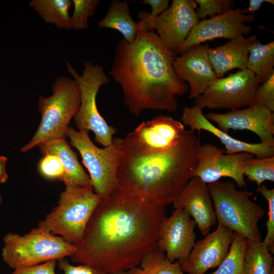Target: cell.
Wrapping results in <instances>:
<instances>
[{
    "instance_id": "6da1fadb",
    "label": "cell",
    "mask_w": 274,
    "mask_h": 274,
    "mask_svg": "<svg viewBox=\"0 0 274 274\" xmlns=\"http://www.w3.org/2000/svg\"><path fill=\"white\" fill-rule=\"evenodd\" d=\"M166 207L144 200L117 187L101 197L81 242L70 256L75 263L92 266L109 274L140 264L157 247Z\"/></svg>"
},
{
    "instance_id": "7a4b0ae2",
    "label": "cell",
    "mask_w": 274,
    "mask_h": 274,
    "mask_svg": "<svg viewBox=\"0 0 274 274\" xmlns=\"http://www.w3.org/2000/svg\"><path fill=\"white\" fill-rule=\"evenodd\" d=\"M176 56L154 31L139 28L133 42H119L109 74L121 86L131 113L138 116L148 109L177 111V97L189 88L174 71Z\"/></svg>"
},
{
    "instance_id": "3957f363",
    "label": "cell",
    "mask_w": 274,
    "mask_h": 274,
    "mask_svg": "<svg viewBox=\"0 0 274 274\" xmlns=\"http://www.w3.org/2000/svg\"><path fill=\"white\" fill-rule=\"evenodd\" d=\"M200 142L194 132L185 130L172 148L147 152L125 143L117 169L118 187L152 203H173L193 177Z\"/></svg>"
},
{
    "instance_id": "277c9868",
    "label": "cell",
    "mask_w": 274,
    "mask_h": 274,
    "mask_svg": "<svg viewBox=\"0 0 274 274\" xmlns=\"http://www.w3.org/2000/svg\"><path fill=\"white\" fill-rule=\"evenodd\" d=\"M218 223L253 241H261L259 221L265 211L250 199L252 191L239 190L232 181L208 184Z\"/></svg>"
},
{
    "instance_id": "5b68a950",
    "label": "cell",
    "mask_w": 274,
    "mask_h": 274,
    "mask_svg": "<svg viewBox=\"0 0 274 274\" xmlns=\"http://www.w3.org/2000/svg\"><path fill=\"white\" fill-rule=\"evenodd\" d=\"M52 91L49 97L39 96L41 120L31 140L21 148V152L52 139L66 138L68 124L80 106L79 87L73 78L59 76L53 83Z\"/></svg>"
},
{
    "instance_id": "8992f818",
    "label": "cell",
    "mask_w": 274,
    "mask_h": 274,
    "mask_svg": "<svg viewBox=\"0 0 274 274\" xmlns=\"http://www.w3.org/2000/svg\"><path fill=\"white\" fill-rule=\"evenodd\" d=\"M101 197L92 185L65 186L57 205L39 222L38 226L78 245Z\"/></svg>"
},
{
    "instance_id": "52a82bcc",
    "label": "cell",
    "mask_w": 274,
    "mask_h": 274,
    "mask_svg": "<svg viewBox=\"0 0 274 274\" xmlns=\"http://www.w3.org/2000/svg\"><path fill=\"white\" fill-rule=\"evenodd\" d=\"M2 257L11 268L29 267L71 256L76 245L38 226L21 235L10 232L3 237Z\"/></svg>"
},
{
    "instance_id": "ba28073f",
    "label": "cell",
    "mask_w": 274,
    "mask_h": 274,
    "mask_svg": "<svg viewBox=\"0 0 274 274\" xmlns=\"http://www.w3.org/2000/svg\"><path fill=\"white\" fill-rule=\"evenodd\" d=\"M67 72L77 83L81 96L79 108L74 117L78 130L92 131L95 142L104 147L110 145L117 129L109 125L100 115L96 104V96L100 88L109 83L110 78L98 64L87 60L81 75L67 61Z\"/></svg>"
},
{
    "instance_id": "9c48e42d",
    "label": "cell",
    "mask_w": 274,
    "mask_h": 274,
    "mask_svg": "<svg viewBox=\"0 0 274 274\" xmlns=\"http://www.w3.org/2000/svg\"><path fill=\"white\" fill-rule=\"evenodd\" d=\"M66 138L79 152L96 193L105 197L118 187L117 172L122 152L123 139L114 138L110 145L100 148L92 142L88 131L78 130L70 126Z\"/></svg>"
},
{
    "instance_id": "30bf717a",
    "label": "cell",
    "mask_w": 274,
    "mask_h": 274,
    "mask_svg": "<svg viewBox=\"0 0 274 274\" xmlns=\"http://www.w3.org/2000/svg\"><path fill=\"white\" fill-rule=\"evenodd\" d=\"M260 82L254 74L246 68L230 74L225 78H217L199 96L194 105L205 108L234 110L254 104Z\"/></svg>"
},
{
    "instance_id": "8fae6325",
    "label": "cell",
    "mask_w": 274,
    "mask_h": 274,
    "mask_svg": "<svg viewBox=\"0 0 274 274\" xmlns=\"http://www.w3.org/2000/svg\"><path fill=\"white\" fill-rule=\"evenodd\" d=\"M253 156L247 152L224 154L222 149L213 144L200 145L193 177L198 178L207 185L217 182L222 178L229 177L239 187H246L243 166L247 159Z\"/></svg>"
},
{
    "instance_id": "7c38bea8",
    "label": "cell",
    "mask_w": 274,
    "mask_h": 274,
    "mask_svg": "<svg viewBox=\"0 0 274 274\" xmlns=\"http://www.w3.org/2000/svg\"><path fill=\"white\" fill-rule=\"evenodd\" d=\"M193 0H173L167 9L154 20L151 29L156 30L163 45L178 54L193 27L199 21Z\"/></svg>"
},
{
    "instance_id": "4fadbf2b",
    "label": "cell",
    "mask_w": 274,
    "mask_h": 274,
    "mask_svg": "<svg viewBox=\"0 0 274 274\" xmlns=\"http://www.w3.org/2000/svg\"><path fill=\"white\" fill-rule=\"evenodd\" d=\"M254 14H246L243 10L229 9L209 19L199 21L193 27L178 54L187 48L217 38L231 40L250 33L248 23L255 21Z\"/></svg>"
},
{
    "instance_id": "5bb4252c",
    "label": "cell",
    "mask_w": 274,
    "mask_h": 274,
    "mask_svg": "<svg viewBox=\"0 0 274 274\" xmlns=\"http://www.w3.org/2000/svg\"><path fill=\"white\" fill-rule=\"evenodd\" d=\"M196 224L183 209H176L162 221L158 232L157 248L171 262H185L195 243Z\"/></svg>"
},
{
    "instance_id": "9a60e30c",
    "label": "cell",
    "mask_w": 274,
    "mask_h": 274,
    "mask_svg": "<svg viewBox=\"0 0 274 274\" xmlns=\"http://www.w3.org/2000/svg\"><path fill=\"white\" fill-rule=\"evenodd\" d=\"M185 130L182 122L169 116L159 115L141 123L123 140L144 151H162L175 146Z\"/></svg>"
},
{
    "instance_id": "2e32d148",
    "label": "cell",
    "mask_w": 274,
    "mask_h": 274,
    "mask_svg": "<svg viewBox=\"0 0 274 274\" xmlns=\"http://www.w3.org/2000/svg\"><path fill=\"white\" fill-rule=\"evenodd\" d=\"M205 116L225 132L247 130L256 134L260 142H274V112L263 106L254 104L244 109L223 114L210 113Z\"/></svg>"
},
{
    "instance_id": "e0dca14e",
    "label": "cell",
    "mask_w": 274,
    "mask_h": 274,
    "mask_svg": "<svg viewBox=\"0 0 274 274\" xmlns=\"http://www.w3.org/2000/svg\"><path fill=\"white\" fill-rule=\"evenodd\" d=\"M233 231L218 223L216 230L195 243L187 260L181 265L188 274H205L218 267L226 257Z\"/></svg>"
},
{
    "instance_id": "ac0fdd59",
    "label": "cell",
    "mask_w": 274,
    "mask_h": 274,
    "mask_svg": "<svg viewBox=\"0 0 274 274\" xmlns=\"http://www.w3.org/2000/svg\"><path fill=\"white\" fill-rule=\"evenodd\" d=\"M209 44L191 46L176 56L173 62L177 76L189 85V98L201 95L217 77L208 55Z\"/></svg>"
},
{
    "instance_id": "d6986e66",
    "label": "cell",
    "mask_w": 274,
    "mask_h": 274,
    "mask_svg": "<svg viewBox=\"0 0 274 274\" xmlns=\"http://www.w3.org/2000/svg\"><path fill=\"white\" fill-rule=\"evenodd\" d=\"M181 120L193 132L205 130L216 136L224 145L226 154L247 152L258 158L274 156V142L250 143L236 139L213 124L203 114L202 109L196 105L184 107Z\"/></svg>"
},
{
    "instance_id": "ffe728a7",
    "label": "cell",
    "mask_w": 274,
    "mask_h": 274,
    "mask_svg": "<svg viewBox=\"0 0 274 274\" xmlns=\"http://www.w3.org/2000/svg\"><path fill=\"white\" fill-rule=\"evenodd\" d=\"M194 220L201 233L207 235L217 220L208 185L196 177L188 182L173 202Z\"/></svg>"
},
{
    "instance_id": "44dd1931",
    "label": "cell",
    "mask_w": 274,
    "mask_h": 274,
    "mask_svg": "<svg viewBox=\"0 0 274 274\" xmlns=\"http://www.w3.org/2000/svg\"><path fill=\"white\" fill-rule=\"evenodd\" d=\"M258 40L256 35L247 38L241 36L215 48L210 47L208 55L217 78L234 68H247L250 51Z\"/></svg>"
},
{
    "instance_id": "7402d4cb",
    "label": "cell",
    "mask_w": 274,
    "mask_h": 274,
    "mask_svg": "<svg viewBox=\"0 0 274 274\" xmlns=\"http://www.w3.org/2000/svg\"><path fill=\"white\" fill-rule=\"evenodd\" d=\"M44 156L52 154L60 159L64 169L60 180L65 185L84 187L92 185L90 177L78 159V155L71 148L65 139H54L38 146Z\"/></svg>"
},
{
    "instance_id": "603a6c76",
    "label": "cell",
    "mask_w": 274,
    "mask_h": 274,
    "mask_svg": "<svg viewBox=\"0 0 274 274\" xmlns=\"http://www.w3.org/2000/svg\"><path fill=\"white\" fill-rule=\"evenodd\" d=\"M97 26L118 31L129 43L135 39L139 29L138 22L131 17L128 2L119 0L111 1L106 15L98 22Z\"/></svg>"
},
{
    "instance_id": "cb8c5ba5",
    "label": "cell",
    "mask_w": 274,
    "mask_h": 274,
    "mask_svg": "<svg viewBox=\"0 0 274 274\" xmlns=\"http://www.w3.org/2000/svg\"><path fill=\"white\" fill-rule=\"evenodd\" d=\"M72 5L70 0H31L29 3L46 23L65 29L70 28L69 11Z\"/></svg>"
},
{
    "instance_id": "d4e9b609",
    "label": "cell",
    "mask_w": 274,
    "mask_h": 274,
    "mask_svg": "<svg viewBox=\"0 0 274 274\" xmlns=\"http://www.w3.org/2000/svg\"><path fill=\"white\" fill-rule=\"evenodd\" d=\"M272 255L262 241L247 239L244 274H271L274 270Z\"/></svg>"
},
{
    "instance_id": "484cf974",
    "label": "cell",
    "mask_w": 274,
    "mask_h": 274,
    "mask_svg": "<svg viewBox=\"0 0 274 274\" xmlns=\"http://www.w3.org/2000/svg\"><path fill=\"white\" fill-rule=\"evenodd\" d=\"M273 65L274 41L263 45L258 40L250 51L247 69L254 74L260 84L274 72Z\"/></svg>"
},
{
    "instance_id": "4316f807",
    "label": "cell",
    "mask_w": 274,
    "mask_h": 274,
    "mask_svg": "<svg viewBox=\"0 0 274 274\" xmlns=\"http://www.w3.org/2000/svg\"><path fill=\"white\" fill-rule=\"evenodd\" d=\"M124 274H185L179 261L171 262L164 253L156 248L143 259L140 264Z\"/></svg>"
},
{
    "instance_id": "83f0119b",
    "label": "cell",
    "mask_w": 274,
    "mask_h": 274,
    "mask_svg": "<svg viewBox=\"0 0 274 274\" xmlns=\"http://www.w3.org/2000/svg\"><path fill=\"white\" fill-rule=\"evenodd\" d=\"M247 239L233 232L228 252L218 268L210 274H244Z\"/></svg>"
},
{
    "instance_id": "f1b7e54d",
    "label": "cell",
    "mask_w": 274,
    "mask_h": 274,
    "mask_svg": "<svg viewBox=\"0 0 274 274\" xmlns=\"http://www.w3.org/2000/svg\"><path fill=\"white\" fill-rule=\"evenodd\" d=\"M244 176L254 182L259 188L262 183L269 181L274 182V156L247 159L243 166Z\"/></svg>"
},
{
    "instance_id": "f546056e",
    "label": "cell",
    "mask_w": 274,
    "mask_h": 274,
    "mask_svg": "<svg viewBox=\"0 0 274 274\" xmlns=\"http://www.w3.org/2000/svg\"><path fill=\"white\" fill-rule=\"evenodd\" d=\"M74 12L70 18V28L85 29L88 19L94 15L99 0H73Z\"/></svg>"
},
{
    "instance_id": "4dcf8cb0",
    "label": "cell",
    "mask_w": 274,
    "mask_h": 274,
    "mask_svg": "<svg viewBox=\"0 0 274 274\" xmlns=\"http://www.w3.org/2000/svg\"><path fill=\"white\" fill-rule=\"evenodd\" d=\"M258 192L266 199L268 204V218L266 222L267 232L262 242L267 246L271 253H274V189H269L261 185L257 189Z\"/></svg>"
},
{
    "instance_id": "1f68e13d",
    "label": "cell",
    "mask_w": 274,
    "mask_h": 274,
    "mask_svg": "<svg viewBox=\"0 0 274 274\" xmlns=\"http://www.w3.org/2000/svg\"><path fill=\"white\" fill-rule=\"evenodd\" d=\"M199 8L196 11L198 19H206L207 16H214L221 14L231 9L235 3L232 0H196Z\"/></svg>"
},
{
    "instance_id": "d6a6232c",
    "label": "cell",
    "mask_w": 274,
    "mask_h": 274,
    "mask_svg": "<svg viewBox=\"0 0 274 274\" xmlns=\"http://www.w3.org/2000/svg\"><path fill=\"white\" fill-rule=\"evenodd\" d=\"M140 3L142 5H149L151 7V12L148 14L146 12H141L139 15L142 19L138 22V28L144 30L153 31L151 29L155 19L169 7V0H144Z\"/></svg>"
},
{
    "instance_id": "836d02e7",
    "label": "cell",
    "mask_w": 274,
    "mask_h": 274,
    "mask_svg": "<svg viewBox=\"0 0 274 274\" xmlns=\"http://www.w3.org/2000/svg\"><path fill=\"white\" fill-rule=\"evenodd\" d=\"M38 170L44 178L49 180L61 179L64 169L59 158L52 154H47L40 160Z\"/></svg>"
},
{
    "instance_id": "e575fe53",
    "label": "cell",
    "mask_w": 274,
    "mask_h": 274,
    "mask_svg": "<svg viewBox=\"0 0 274 274\" xmlns=\"http://www.w3.org/2000/svg\"><path fill=\"white\" fill-rule=\"evenodd\" d=\"M254 104L263 106L274 112V72L258 86Z\"/></svg>"
},
{
    "instance_id": "d590c367",
    "label": "cell",
    "mask_w": 274,
    "mask_h": 274,
    "mask_svg": "<svg viewBox=\"0 0 274 274\" xmlns=\"http://www.w3.org/2000/svg\"><path fill=\"white\" fill-rule=\"evenodd\" d=\"M58 266L63 274H109L102 269L88 265H73L65 258L58 260Z\"/></svg>"
},
{
    "instance_id": "8d00e7d4",
    "label": "cell",
    "mask_w": 274,
    "mask_h": 274,
    "mask_svg": "<svg viewBox=\"0 0 274 274\" xmlns=\"http://www.w3.org/2000/svg\"><path fill=\"white\" fill-rule=\"evenodd\" d=\"M56 260H51L34 266L14 269L11 274H56Z\"/></svg>"
},
{
    "instance_id": "74e56055",
    "label": "cell",
    "mask_w": 274,
    "mask_h": 274,
    "mask_svg": "<svg viewBox=\"0 0 274 274\" xmlns=\"http://www.w3.org/2000/svg\"><path fill=\"white\" fill-rule=\"evenodd\" d=\"M7 161L8 159L6 157L0 156V183H6L9 178L6 170Z\"/></svg>"
},
{
    "instance_id": "f35d334b",
    "label": "cell",
    "mask_w": 274,
    "mask_h": 274,
    "mask_svg": "<svg viewBox=\"0 0 274 274\" xmlns=\"http://www.w3.org/2000/svg\"><path fill=\"white\" fill-rule=\"evenodd\" d=\"M267 3V0H250L249 6L246 9L243 10L244 13L248 12H252L254 14L260 8L261 5L264 3Z\"/></svg>"
},
{
    "instance_id": "ab89813d",
    "label": "cell",
    "mask_w": 274,
    "mask_h": 274,
    "mask_svg": "<svg viewBox=\"0 0 274 274\" xmlns=\"http://www.w3.org/2000/svg\"><path fill=\"white\" fill-rule=\"evenodd\" d=\"M2 202V196L0 191V206Z\"/></svg>"
},
{
    "instance_id": "60d3db41",
    "label": "cell",
    "mask_w": 274,
    "mask_h": 274,
    "mask_svg": "<svg viewBox=\"0 0 274 274\" xmlns=\"http://www.w3.org/2000/svg\"><path fill=\"white\" fill-rule=\"evenodd\" d=\"M113 274H124V272H117V273H115Z\"/></svg>"
},
{
    "instance_id": "b9f144b4",
    "label": "cell",
    "mask_w": 274,
    "mask_h": 274,
    "mask_svg": "<svg viewBox=\"0 0 274 274\" xmlns=\"http://www.w3.org/2000/svg\"><path fill=\"white\" fill-rule=\"evenodd\" d=\"M271 274H274V270H273V271H272V272L271 273Z\"/></svg>"
}]
</instances>
